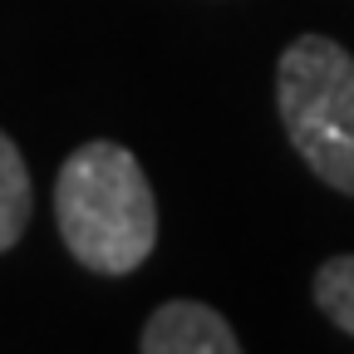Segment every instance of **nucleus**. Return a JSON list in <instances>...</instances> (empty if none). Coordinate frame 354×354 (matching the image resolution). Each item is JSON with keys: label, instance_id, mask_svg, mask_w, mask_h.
Wrapping results in <instances>:
<instances>
[{"label": "nucleus", "instance_id": "1", "mask_svg": "<svg viewBox=\"0 0 354 354\" xmlns=\"http://www.w3.org/2000/svg\"><path fill=\"white\" fill-rule=\"evenodd\" d=\"M59 236L79 266L99 276H128L158 246V202L143 162L123 143H79L55 183Z\"/></svg>", "mask_w": 354, "mask_h": 354}, {"label": "nucleus", "instance_id": "2", "mask_svg": "<svg viewBox=\"0 0 354 354\" xmlns=\"http://www.w3.org/2000/svg\"><path fill=\"white\" fill-rule=\"evenodd\" d=\"M286 138L325 187L354 197V59L330 35H300L276 64Z\"/></svg>", "mask_w": 354, "mask_h": 354}, {"label": "nucleus", "instance_id": "3", "mask_svg": "<svg viewBox=\"0 0 354 354\" xmlns=\"http://www.w3.org/2000/svg\"><path fill=\"white\" fill-rule=\"evenodd\" d=\"M143 354H241V344L212 305L167 300L143 325Z\"/></svg>", "mask_w": 354, "mask_h": 354}, {"label": "nucleus", "instance_id": "4", "mask_svg": "<svg viewBox=\"0 0 354 354\" xmlns=\"http://www.w3.org/2000/svg\"><path fill=\"white\" fill-rule=\"evenodd\" d=\"M30 212H35V192H30L25 158L6 133H0V251H10L25 236Z\"/></svg>", "mask_w": 354, "mask_h": 354}, {"label": "nucleus", "instance_id": "5", "mask_svg": "<svg viewBox=\"0 0 354 354\" xmlns=\"http://www.w3.org/2000/svg\"><path fill=\"white\" fill-rule=\"evenodd\" d=\"M315 305L344 335H354V256H330L315 271Z\"/></svg>", "mask_w": 354, "mask_h": 354}]
</instances>
